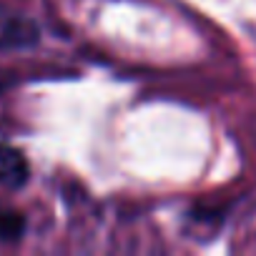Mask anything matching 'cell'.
<instances>
[{
	"mask_svg": "<svg viewBox=\"0 0 256 256\" xmlns=\"http://www.w3.org/2000/svg\"><path fill=\"white\" fill-rule=\"evenodd\" d=\"M26 234V216L16 208L0 206V241H18Z\"/></svg>",
	"mask_w": 256,
	"mask_h": 256,
	"instance_id": "obj_3",
	"label": "cell"
},
{
	"mask_svg": "<svg viewBox=\"0 0 256 256\" xmlns=\"http://www.w3.org/2000/svg\"><path fill=\"white\" fill-rule=\"evenodd\" d=\"M28 161L26 156L13 148L0 144V188H8V191H18L28 184Z\"/></svg>",
	"mask_w": 256,
	"mask_h": 256,
	"instance_id": "obj_2",
	"label": "cell"
},
{
	"mask_svg": "<svg viewBox=\"0 0 256 256\" xmlns=\"http://www.w3.org/2000/svg\"><path fill=\"white\" fill-rule=\"evenodd\" d=\"M38 40L40 30L30 18L0 6V50H26Z\"/></svg>",
	"mask_w": 256,
	"mask_h": 256,
	"instance_id": "obj_1",
	"label": "cell"
}]
</instances>
